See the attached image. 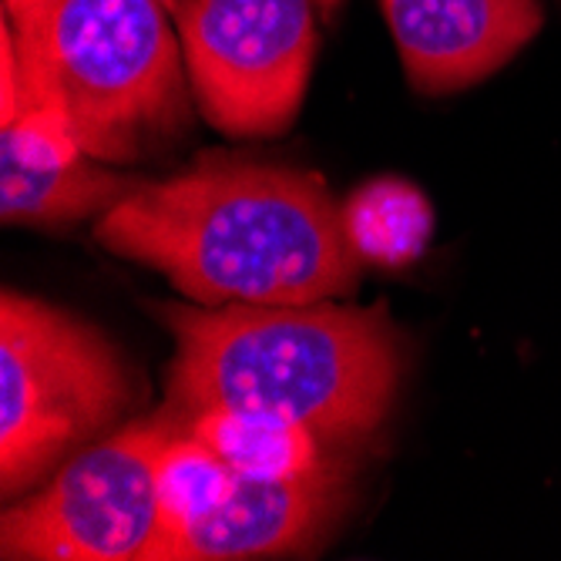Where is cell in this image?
Wrapping results in <instances>:
<instances>
[{"instance_id":"cell-1","label":"cell","mask_w":561,"mask_h":561,"mask_svg":"<svg viewBox=\"0 0 561 561\" xmlns=\"http://www.w3.org/2000/svg\"><path fill=\"white\" fill-rule=\"evenodd\" d=\"M94 239L198 306L320 302L360 283L327 182L273 162L202 156L98 216Z\"/></svg>"},{"instance_id":"cell-2","label":"cell","mask_w":561,"mask_h":561,"mask_svg":"<svg viewBox=\"0 0 561 561\" xmlns=\"http://www.w3.org/2000/svg\"><path fill=\"white\" fill-rule=\"evenodd\" d=\"M175 343L169 407L266 414L310 427L323 444L374 434L400 387V340L383 313L320 302H159Z\"/></svg>"},{"instance_id":"cell-3","label":"cell","mask_w":561,"mask_h":561,"mask_svg":"<svg viewBox=\"0 0 561 561\" xmlns=\"http://www.w3.org/2000/svg\"><path fill=\"white\" fill-rule=\"evenodd\" d=\"M175 0H4L21 81L91 159L131 165L175 145L195 98Z\"/></svg>"},{"instance_id":"cell-4","label":"cell","mask_w":561,"mask_h":561,"mask_svg":"<svg viewBox=\"0 0 561 561\" xmlns=\"http://www.w3.org/2000/svg\"><path fill=\"white\" fill-rule=\"evenodd\" d=\"M138 400L122 350L55 302L0 293V491L18 497Z\"/></svg>"},{"instance_id":"cell-5","label":"cell","mask_w":561,"mask_h":561,"mask_svg":"<svg viewBox=\"0 0 561 561\" xmlns=\"http://www.w3.org/2000/svg\"><path fill=\"white\" fill-rule=\"evenodd\" d=\"M182 427L172 411L101 437L0 515L8 561H159V454Z\"/></svg>"},{"instance_id":"cell-6","label":"cell","mask_w":561,"mask_h":561,"mask_svg":"<svg viewBox=\"0 0 561 561\" xmlns=\"http://www.w3.org/2000/svg\"><path fill=\"white\" fill-rule=\"evenodd\" d=\"M198 115L229 138L293 128L310 88L317 0H175Z\"/></svg>"},{"instance_id":"cell-7","label":"cell","mask_w":561,"mask_h":561,"mask_svg":"<svg viewBox=\"0 0 561 561\" xmlns=\"http://www.w3.org/2000/svg\"><path fill=\"white\" fill-rule=\"evenodd\" d=\"M403 75L417 94L488 81L541 24V0H380Z\"/></svg>"},{"instance_id":"cell-8","label":"cell","mask_w":561,"mask_h":561,"mask_svg":"<svg viewBox=\"0 0 561 561\" xmlns=\"http://www.w3.org/2000/svg\"><path fill=\"white\" fill-rule=\"evenodd\" d=\"M141 182L91 159L37 105L0 122V216L8 226H61L105 216Z\"/></svg>"},{"instance_id":"cell-9","label":"cell","mask_w":561,"mask_h":561,"mask_svg":"<svg viewBox=\"0 0 561 561\" xmlns=\"http://www.w3.org/2000/svg\"><path fill=\"white\" fill-rule=\"evenodd\" d=\"M340 501L333 468L299 478H236L229 497L185 528L169 561H245L283 558L317 545Z\"/></svg>"},{"instance_id":"cell-10","label":"cell","mask_w":561,"mask_h":561,"mask_svg":"<svg viewBox=\"0 0 561 561\" xmlns=\"http://www.w3.org/2000/svg\"><path fill=\"white\" fill-rule=\"evenodd\" d=\"M182 427L209 444L242 478H299L330 468L323 440L302 424L242 414V411H198L182 417Z\"/></svg>"},{"instance_id":"cell-11","label":"cell","mask_w":561,"mask_h":561,"mask_svg":"<svg viewBox=\"0 0 561 561\" xmlns=\"http://www.w3.org/2000/svg\"><path fill=\"white\" fill-rule=\"evenodd\" d=\"M340 222L360 263L390 270L414 263L434 229L431 202L403 179H374L360 185L340 206Z\"/></svg>"},{"instance_id":"cell-12","label":"cell","mask_w":561,"mask_h":561,"mask_svg":"<svg viewBox=\"0 0 561 561\" xmlns=\"http://www.w3.org/2000/svg\"><path fill=\"white\" fill-rule=\"evenodd\" d=\"M236 471L222 457L202 444L185 427L159 454V507H162V551L159 561H169L175 538L192 528L198 518H206L213 507H219L232 484Z\"/></svg>"},{"instance_id":"cell-13","label":"cell","mask_w":561,"mask_h":561,"mask_svg":"<svg viewBox=\"0 0 561 561\" xmlns=\"http://www.w3.org/2000/svg\"><path fill=\"white\" fill-rule=\"evenodd\" d=\"M317 8H320V14H323V18H330V14L340 8V0H317Z\"/></svg>"}]
</instances>
